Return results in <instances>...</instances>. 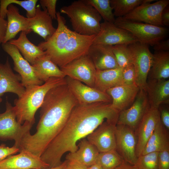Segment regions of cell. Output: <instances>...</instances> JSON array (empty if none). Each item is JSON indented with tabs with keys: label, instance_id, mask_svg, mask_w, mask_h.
Wrapping results in <instances>:
<instances>
[{
	"label": "cell",
	"instance_id": "cell-28",
	"mask_svg": "<svg viewBox=\"0 0 169 169\" xmlns=\"http://www.w3.org/2000/svg\"><path fill=\"white\" fill-rule=\"evenodd\" d=\"M32 66L37 78L44 83L51 77H66L60 68L45 54L37 59Z\"/></svg>",
	"mask_w": 169,
	"mask_h": 169
},
{
	"label": "cell",
	"instance_id": "cell-8",
	"mask_svg": "<svg viewBox=\"0 0 169 169\" xmlns=\"http://www.w3.org/2000/svg\"><path fill=\"white\" fill-rule=\"evenodd\" d=\"M58 27L54 33L38 46L45 52L55 64L63 51L70 36L72 30L66 25V20L60 13L56 14Z\"/></svg>",
	"mask_w": 169,
	"mask_h": 169
},
{
	"label": "cell",
	"instance_id": "cell-29",
	"mask_svg": "<svg viewBox=\"0 0 169 169\" xmlns=\"http://www.w3.org/2000/svg\"><path fill=\"white\" fill-rule=\"evenodd\" d=\"M8 42L16 46L23 58L32 65L45 54L44 51L29 40L24 32H21L17 39H12Z\"/></svg>",
	"mask_w": 169,
	"mask_h": 169
},
{
	"label": "cell",
	"instance_id": "cell-50",
	"mask_svg": "<svg viewBox=\"0 0 169 169\" xmlns=\"http://www.w3.org/2000/svg\"><path fill=\"white\" fill-rule=\"evenodd\" d=\"M2 99L1 97H0V103L2 101Z\"/></svg>",
	"mask_w": 169,
	"mask_h": 169
},
{
	"label": "cell",
	"instance_id": "cell-44",
	"mask_svg": "<svg viewBox=\"0 0 169 169\" xmlns=\"http://www.w3.org/2000/svg\"><path fill=\"white\" fill-rule=\"evenodd\" d=\"M66 160L67 163L65 169H88L87 166L76 161Z\"/></svg>",
	"mask_w": 169,
	"mask_h": 169
},
{
	"label": "cell",
	"instance_id": "cell-22",
	"mask_svg": "<svg viewBox=\"0 0 169 169\" xmlns=\"http://www.w3.org/2000/svg\"><path fill=\"white\" fill-rule=\"evenodd\" d=\"M144 90L151 107L158 108L161 105L169 104V79H150Z\"/></svg>",
	"mask_w": 169,
	"mask_h": 169
},
{
	"label": "cell",
	"instance_id": "cell-4",
	"mask_svg": "<svg viewBox=\"0 0 169 169\" xmlns=\"http://www.w3.org/2000/svg\"><path fill=\"white\" fill-rule=\"evenodd\" d=\"M60 12L70 18L73 31L77 33L87 36L96 35L100 30L101 16L84 0L75 1L63 7Z\"/></svg>",
	"mask_w": 169,
	"mask_h": 169
},
{
	"label": "cell",
	"instance_id": "cell-32",
	"mask_svg": "<svg viewBox=\"0 0 169 169\" xmlns=\"http://www.w3.org/2000/svg\"><path fill=\"white\" fill-rule=\"evenodd\" d=\"M125 161L116 150L99 152L96 163L103 169H115Z\"/></svg>",
	"mask_w": 169,
	"mask_h": 169
},
{
	"label": "cell",
	"instance_id": "cell-23",
	"mask_svg": "<svg viewBox=\"0 0 169 169\" xmlns=\"http://www.w3.org/2000/svg\"><path fill=\"white\" fill-rule=\"evenodd\" d=\"M6 16L7 26L3 44L13 39L20 32H24L27 34L32 31L30 29L28 18L21 15L19 9L13 4H10L8 6Z\"/></svg>",
	"mask_w": 169,
	"mask_h": 169
},
{
	"label": "cell",
	"instance_id": "cell-19",
	"mask_svg": "<svg viewBox=\"0 0 169 169\" xmlns=\"http://www.w3.org/2000/svg\"><path fill=\"white\" fill-rule=\"evenodd\" d=\"M49 167L40 157L27 151L10 156L0 161V169H46Z\"/></svg>",
	"mask_w": 169,
	"mask_h": 169
},
{
	"label": "cell",
	"instance_id": "cell-49",
	"mask_svg": "<svg viewBox=\"0 0 169 169\" xmlns=\"http://www.w3.org/2000/svg\"><path fill=\"white\" fill-rule=\"evenodd\" d=\"M88 169H103L98 164L95 163L88 167Z\"/></svg>",
	"mask_w": 169,
	"mask_h": 169
},
{
	"label": "cell",
	"instance_id": "cell-48",
	"mask_svg": "<svg viewBox=\"0 0 169 169\" xmlns=\"http://www.w3.org/2000/svg\"><path fill=\"white\" fill-rule=\"evenodd\" d=\"M67 163V161L65 160L64 161L62 162L59 165L53 167H50L47 168L46 169H65Z\"/></svg>",
	"mask_w": 169,
	"mask_h": 169
},
{
	"label": "cell",
	"instance_id": "cell-10",
	"mask_svg": "<svg viewBox=\"0 0 169 169\" xmlns=\"http://www.w3.org/2000/svg\"><path fill=\"white\" fill-rule=\"evenodd\" d=\"M60 69L65 76L94 87L96 69L87 54L73 60Z\"/></svg>",
	"mask_w": 169,
	"mask_h": 169
},
{
	"label": "cell",
	"instance_id": "cell-38",
	"mask_svg": "<svg viewBox=\"0 0 169 169\" xmlns=\"http://www.w3.org/2000/svg\"><path fill=\"white\" fill-rule=\"evenodd\" d=\"M122 76L124 84L132 85L136 84V73L133 64L122 69Z\"/></svg>",
	"mask_w": 169,
	"mask_h": 169
},
{
	"label": "cell",
	"instance_id": "cell-26",
	"mask_svg": "<svg viewBox=\"0 0 169 169\" xmlns=\"http://www.w3.org/2000/svg\"><path fill=\"white\" fill-rule=\"evenodd\" d=\"M122 72V69L120 68L104 70L96 69L94 87L106 92L110 89L124 84Z\"/></svg>",
	"mask_w": 169,
	"mask_h": 169
},
{
	"label": "cell",
	"instance_id": "cell-46",
	"mask_svg": "<svg viewBox=\"0 0 169 169\" xmlns=\"http://www.w3.org/2000/svg\"><path fill=\"white\" fill-rule=\"evenodd\" d=\"M161 18V22L163 26H169V8L168 6H166L162 11Z\"/></svg>",
	"mask_w": 169,
	"mask_h": 169
},
{
	"label": "cell",
	"instance_id": "cell-21",
	"mask_svg": "<svg viewBox=\"0 0 169 169\" xmlns=\"http://www.w3.org/2000/svg\"><path fill=\"white\" fill-rule=\"evenodd\" d=\"M21 80L20 75L13 72L8 57L4 64L0 63V97L7 92L21 96L25 89Z\"/></svg>",
	"mask_w": 169,
	"mask_h": 169
},
{
	"label": "cell",
	"instance_id": "cell-25",
	"mask_svg": "<svg viewBox=\"0 0 169 169\" xmlns=\"http://www.w3.org/2000/svg\"><path fill=\"white\" fill-rule=\"evenodd\" d=\"M29 28L46 40L55 32L56 28L53 25L52 19L45 9L42 10L38 5L36 7L35 16L28 18Z\"/></svg>",
	"mask_w": 169,
	"mask_h": 169
},
{
	"label": "cell",
	"instance_id": "cell-13",
	"mask_svg": "<svg viewBox=\"0 0 169 169\" xmlns=\"http://www.w3.org/2000/svg\"><path fill=\"white\" fill-rule=\"evenodd\" d=\"M2 47L12 58L13 69L20 75L21 83L25 88L44 83L37 78L32 65L23 58L16 46L8 42L2 44Z\"/></svg>",
	"mask_w": 169,
	"mask_h": 169
},
{
	"label": "cell",
	"instance_id": "cell-27",
	"mask_svg": "<svg viewBox=\"0 0 169 169\" xmlns=\"http://www.w3.org/2000/svg\"><path fill=\"white\" fill-rule=\"evenodd\" d=\"M75 151L67 154L66 160L76 161L87 167L95 163L99 152L93 145L84 138L79 141Z\"/></svg>",
	"mask_w": 169,
	"mask_h": 169
},
{
	"label": "cell",
	"instance_id": "cell-5",
	"mask_svg": "<svg viewBox=\"0 0 169 169\" xmlns=\"http://www.w3.org/2000/svg\"><path fill=\"white\" fill-rule=\"evenodd\" d=\"M114 23L130 33L138 42L148 45L153 46L163 40L168 32L163 26L131 21L123 17L117 18Z\"/></svg>",
	"mask_w": 169,
	"mask_h": 169
},
{
	"label": "cell",
	"instance_id": "cell-40",
	"mask_svg": "<svg viewBox=\"0 0 169 169\" xmlns=\"http://www.w3.org/2000/svg\"><path fill=\"white\" fill-rule=\"evenodd\" d=\"M168 104H162L158 107L161 121L166 129H169V110Z\"/></svg>",
	"mask_w": 169,
	"mask_h": 169
},
{
	"label": "cell",
	"instance_id": "cell-47",
	"mask_svg": "<svg viewBox=\"0 0 169 169\" xmlns=\"http://www.w3.org/2000/svg\"><path fill=\"white\" fill-rule=\"evenodd\" d=\"M115 169H138V167L136 166L131 165L125 161Z\"/></svg>",
	"mask_w": 169,
	"mask_h": 169
},
{
	"label": "cell",
	"instance_id": "cell-39",
	"mask_svg": "<svg viewBox=\"0 0 169 169\" xmlns=\"http://www.w3.org/2000/svg\"><path fill=\"white\" fill-rule=\"evenodd\" d=\"M39 3L41 7L45 9L52 19H56V0H40Z\"/></svg>",
	"mask_w": 169,
	"mask_h": 169
},
{
	"label": "cell",
	"instance_id": "cell-12",
	"mask_svg": "<svg viewBox=\"0 0 169 169\" xmlns=\"http://www.w3.org/2000/svg\"><path fill=\"white\" fill-rule=\"evenodd\" d=\"M115 137L116 150L126 162L136 166L137 140L135 131L126 125L116 124Z\"/></svg>",
	"mask_w": 169,
	"mask_h": 169
},
{
	"label": "cell",
	"instance_id": "cell-6",
	"mask_svg": "<svg viewBox=\"0 0 169 169\" xmlns=\"http://www.w3.org/2000/svg\"><path fill=\"white\" fill-rule=\"evenodd\" d=\"M33 125L27 121L21 124L17 121L14 106L7 99L6 110L0 113V140H13V146L18 148L21 140L26 134L30 132Z\"/></svg>",
	"mask_w": 169,
	"mask_h": 169
},
{
	"label": "cell",
	"instance_id": "cell-43",
	"mask_svg": "<svg viewBox=\"0 0 169 169\" xmlns=\"http://www.w3.org/2000/svg\"><path fill=\"white\" fill-rule=\"evenodd\" d=\"M153 49L156 52L169 51V39L160 41L153 46Z\"/></svg>",
	"mask_w": 169,
	"mask_h": 169
},
{
	"label": "cell",
	"instance_id": "cell-33",
	"mask_svg": "<svg viewBox=\"0 0 169 169\" xmlns=\"http://www.w3.org/2000/svg\"><path fill=\"white\" fill-rule=\"evenodd\" d=\"M37 1V0H1L0 17L5 19L6 17L7 8L8 5L10 4L15 3L20 6L26 10L27 18H32L35 14L36 4Z\"/></svg>",
	"mask_w": 169,
	"mask_h": 169
},
{
	"label": "cell",
	"instance_id": "cell-16",
	"mask_svg": "<svg viewBox=\"0 0 169 169\" xmlns=\"http://www.w3.org/2000/svg\"><path fill=\"white\" fill-rule=\"evenodd\" d=\"M65 78L66 84L78 104L86 105L96 102H111V97L106 93L69 77L66 76Z\"/></svg>",
	"mask_w": 169,
	"mask_h": 169
},
{
	"label": "cell",
	"instance_id": "cell-36",
	"mask_svg": "<svg viewBox=\"0 0 169 169\" xmlns=\"http://www.w3.org/2000/svg\"><path fill=\"white\" fill-rule=\"evenodd\" d=\"M125 44L111 46V49L119 67L123 69L132 64L131 55Z\"/></svg>",
	"mask_w": 169,
	"mask_h": 169
},
{
	"label": "cell",
	"instance_id": "cell-24",
	"mask_svg": "<svg viewBox=\"0 0 169 169\" xmlns=\"http://www.w3.org/2000/svg\"><path fill=\"white\" fill-rule=\"evenodd\" d=\"M87 55L96 69L104 70L119 68L111 49V46L93 44Z\"/></svg>",
	"mask_w": 169,
	"mask_h": 169
},
{
	"label": "cell",
	"instance_id": "cell-45",
	"mask_svg": "<svg viewBox=\"0 0 169 169\" xmlns=\"http://www.w3.org/2000/svg\"><path fill=\"white\" fill-rule=\"evenodd\" d=\"M7 26V21L0 17V44H2L5 37Z\"/></svg>",
	"mask_w": 169,
	"mask_h": 169
},
{
	"label": "cell",
	"instance_id": "cell-41",
	"mask_svg": "<svg viewBox=\"0 0 169 169\" xmlns=\"http://www.w3.org/2000/svg\"><path fill=\"white\" fill-rule=\"evenodd\" d=\"M19 151V149L13 146L9 147L4 144L0 145V161L8 157L15 154Z\"/></svg>",
	"mask_w": 169,
	"mask_h": 169
},
{
	"label": "cell",
	"instance_id": "cell-11",
	"mask_svg": "<svg viewBox=\"0 0 169 169\" xmlns=\"http://www.w3.org/2000/svg\"><path fill=\"white\" fill-rule=\"evenodd\" d=\"M169 3V0H160L153 3H143L123 17L131 21L163 26L161 14Z\"/></svg>",
	"mask_w": 169,
	"mask_h": 169
},
{
	"label": "cell",
	"instance_id": "cell-30",
	"mask_svg": "<svg viewBox=\"0 0 169 169\" xmlns=\"http://www.w3.org/2000/svg\"><path fill=\"white\" fill-rule=\"evenodd\" d=\"M166 129L160 120L147 142L141 155L169 150L168 135Z\"/></svg>",
	"mask_w": 169,
	"mask_h": 169
},
{
	"label": "cell",
	"instance_id": "cell-7",
	"mask_svg": "<svg viewBox=\"0 0 169 169\" xmlns=\"http://www.w3.org/2000/svg\"><path fill=\"white\" fill-rule=\"evenodd\" d=\"M136 73V84L140 90H145L152 66L153 54L148 45L139 42L128 45Z\"/></svg>",
	"mask_w": 169,
	"mask_h": 169
},
{
	"label": "cell",
	"instance_id": "cell-14",
	"mask_svg": "<svg viewBox=\"0 0 169 169\" xmlns=\"http://www.w3.org/2000/svg\"><path fill=\"white\" fill-rule=\"evenodd\" d=\"M137 42V38L128 31L114 23L104 21L101 23L100 30L95 35L93 44L113 46L129 45Z\"/></svg>",
	"mask_w": 169,
	"mask_h": 169
},
{
	"label": "cell",
	"instance_id": "cell-9",
	"mask_svg": "<svg viewBox=\"0 0 169 169\" xmlns=\"http://www.w3.org/2000/svg\"><path fill=\"white\" fill-rule=\"evenodd\" d=\"M96 35H84L72 31L66 44L55 64L60 68L76 59L87 55Z\"/></svg>",
	"mask_w": 169,
	"mask_h": 169
},
{
	"label": "cell",
	"instance_id": "cell-37",
	"mask_svg": "<svg viewBox=\"0 0 169 169\" xmlns=\"http://www.w3.org/2000/svg\"><path fill=\"white\" fill-rule=\"evenodd\" d=\"M158 153L151 152L140 156L136 166L139 169H158Z\"/></svg>",
	"mask_w": 169,
	"mask_h": 169
},
{
	"label": "cell",
	"instance_id": "cell-15",
	"mask_svg": "<svg viewBox=\"0 0 169 169\" xmlns=\"http://www.w3.org/2000/svg\"><path fill=\"white\" fill-rule=\"evenodd\" d=\"M150 107L145 91L140 90L131 105L119 112L116 124L126 125L135 131Z\"/></svg>",
	"mask_w": 169,
	"mask_h": 169
},
{
	"label": "cell",
	"instance_id": "cell-20",
	"mask_svg": "<svg viewBox=\"0 0 169 169\" xmlns=\"http://www.w3.org/2000/svg\"><path fill=\"white\" fill-rule=\"evenodd\" d=\"M139 90L136 84H123L110 89L106 92L111 98L112 107L120 112L131 105Z\"/></svg>",
	"mask_w": 169,
	"mask_h": 169
},
{
	"label": "cell",
	"instance_id": "cell-42",
	"mask_svg": "<svg viewBox=\"0 0 169 169\" xmlns=\"http://www.w3.org/2000/svg\"><path fill=\"white\" fill-rule=\"evenodd\" d=\"M158 169H169V150L158 153Z\"/></svg>",
	"mask_w": 169,
	"mask_h": 169
},
{
	"label": "cell",
	"instance_id": "cell-35",
	"mask_svg": "<svg viewBox=\"0 0 169 169\" xmlns=\"http://www.w3.org/2000/svg\"><path fill=\"white\" fill-rule=\"evenodd\" d=\"M84 1L96 10L104 21L114 23L115 18L110 0H84Z\"/></svg>",
	"mask_w": 169,
	"mask_h": 169
},
{
	"label": "cell",
	"instance_id": "cell-2",
	"mask_svg": "<svg viewBox=\"0 0 169 169\" xmlns=\"http://www.w3.org/2000/svg\"><path fill=\"white\" fill-rule=\"evenodd\" d=\"M78 104L66 84L49 90L40 107L36 131L33 135L29 132L23 136L19 144L20 150L40 157L63 129L72 110Z\"/></svg>",
	"mask_w": 169,
	"mask_h": 169
},
{
	"label": "cell",
	"instance_id": "cell-34",
	"mask_svg": "<svg viewBox=\"0 0 169 169\" xmlns=\"http://www.w3.org/2000/svg\"><path fill=\"white\" fill-rule=\"evenodd\" d=\"M115 16L123 17L141 4L143 0H110Z\"/></svg>",
	"mask_w": 169,
	"mask_h": 169
},
{
	"label": "cell",
	"instance_id": "cell-17",
	"mask_svg": "<svg viewBox=\"0 0 169 169\" xmlns=\"http://www.w3.org/2000/svg\"><path fill=\"white\" fill-rule=\"evenodd\" d=\"M160 120L158 108L150 107L135 131L137 137L136 154L141 156L148 140Z\"/></svg>",
	"mask_w": 169,
	"mask_h": 169
},
{
	"label": "cell",
	"instance_id": "cell-1",
	"mask_svg": "<svg viewBox=\"0 0 169 169\" xmlns=\"http://www.w3.org/2000/svg\"><path fill=\"white\" fill-rule=\"evenodd\" d=\"M119 113L111 103L78 104L61 131L43 152L41 159L49 168L60 165L64 154L75 151L78 148L77 142L86 138L104 121L116 124Z\"/></svg>",
	"mask_w": 169,
	"mask_h": 169
},
{
	"label": "cell",
	"instance_id": "cell-31",
	"mask_svg": "<svg viewBox=\"0 0 169 169\" xmlns=\"http://www.w3.org/2000/svg\"><path fill=\"white\" fill-rule=\"evenodd\" d=\"M149 74L151 79H167L169 77V51H155Z\"/></svg>",
	"mask_w": 169,
	"mask_h": 169
},
{
	"label": "cell",
	"instance_id": "cell-51",
	"mask_svg": "<svg viewBox=\"0 0 169 169\" xmlns=\"http://www.w3.org/2000/svg\"><path fill=\"white\" fill-rule=\"evenodd\" d=\"M138 169H139L138 168Z\"/></svg>",
	"mask_w": 169,
	"mask_h": 169
},
{
	"label": "cell",
	"instance_id": "cell-3",
	"mask_svg": "<svg viewBox=\"0 0 169 169\" xmlns=\"http://www.w3.org/2000/svg\"><path fill=\"white\" fill-rule=\"evenodd\" d=\"M65 77H51L40 85L27 87L23 95L14 100L17 121L21 124L25 121L33 124L35 115L40 108L45 96L52 88L66 84Z\"/></svg>",
	"mask_w": 169,
	"mask_h": 169
},
{
	"label": "cell",
	"instance_id": "cell-18",
	"mask_svg": "<svg viewBox=\"0 0 169 169\" xmlns=\"http://www.w3.org/2000/svg\"><path fill=\"white\" fill-rule=\"evenodd\" d=\"M116 125L105 120L86 138L99 152L116 150Z\"/></svg>",
	"mask_w": 169,
	"mask_h": 169
}]
</instances>
